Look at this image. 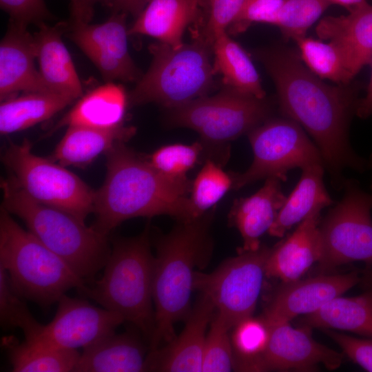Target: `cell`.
Returning <instances> with one entry per match:
<instances>
[{
    "label": "cell",
    "mask_w": 372,
    "mask_h": 372,
    "mask_svg": "<svg viewBox=\"0 0 372 372\" xmlns=\"http://www.w3.org/2000/svg\"><path fill=\"white\" fill-rule=\"evenodd\" d=\"M1 158L10 178L33 199L83 222L94 212L95 191L64 166L33 154L27 138L10 142Z\"/></svg>",
    "instance_id": "9c48e42d"
},
{
    "label": "cell",
    "mask_w": 372,
    "mask_h": 372,
    "mask_svg": "<svg viewBox=\"0 0 372 372\" xmlns=\"http://www.w3.org/2000/svg\"><path fill=\"white\" fill-rule=\"evenodd\" d=\"M73 100L54 92H27L1 101L0 132H20L48 120Z\"/></svg>",
    "instance_id": "f546056e"
},
{
    "label": "cell",
    "mask_w": 372,
    "mask_h": 372,
    "mask_svg": "<svg viewBox=\"0 0 372 372\" xmlns=\"http://www.w3.org/2000/svg\"><path fill=\"white\" fill-rule=\"evenodd\" d=\"M213 209L200 218L178 220L167 234L156 241L153 278L155 327L149 349L171 342L174 326L185 320L196 271L208 265L212 252L209 225Z\"/></svg>",
    "instance_id": "3957f363"
},
{
    "label": "cell",
    "mask_w": 372,
    "mask_h": 372,
    "mask_svg": "<svg viewBox=\"0 0 372 372\" xmlns=\"http://www.w3.org/2000/svg\"><path fill=\"white\" fill-rule=\"evenodd\" d=\"M149 0H112V6L117 12L122 11L137 17Z\"/></svg>",
    "instance_id": "ee69618b"
},
{
    "label": "cell",
    "mask_w": 372,
    "mask_h": 372,
    "mask_svg": "<svg viewBox=\"0 0 372 372\" xmlns=\"http://www.w3.org/2000/svg\"><path fill=\"white\" fill-rule=\"evenodd\" d=\"M231 337L235 365L240 371H261V358L267 348L269 329L261 318L250 316L233 327Z\"/></svg>",
    "instance_id": "d6a6232c"
},
{
    "label": "cell",
    "mask_w": 372,
    "mask_h": 372,
    "mask_svg": "<svg viewBox=\"0 0 372 372\" xmlns=\"http://www.w3.org/2000/svg\"><path fill=\"white\" fill-rule=\"evenodd\" d=\"M321 211H312L288 238L271 249L265 265L266 276L278 278L282 283L293 282L318 262Z\"/></svg>",
    "instance_id": "d6986e66"
},
{
    "label": "cell",
    "mask_w": 372,
    "mask_h": 372,
    "mask_svg": "<svg viewBox=\"0 0 372 372\" xmlns=\"http://www.w3.org/2000/svg\"><path fill=\"white\" fill-rule=\"evenodd\" d=\"M72 21L89 23L95 4L112 6V0H70Z\"/></svg>",
    "instance_id": "7bdbcfd3"
},
{
    "label": "cell",
    "mask_w": 372,
    "mask_h": 372,
    "mask_svg": "<svg viewBox=\"0 0 372 372\" xmlns=\"http://www.w3.org/2000/svg\"><path fill=\"white\" fill-rule=\"evenodd\" d=\"M231 174L226 173L221 165L207 158L192 183L189 194L191 220L201 217L232 188Z\"/></svg>",
    "instance_id": "836d02e7"
},
{
    "label": "cell",
    "mask_w": 372,
    "mask_h": 372,
    "mask_svg": "<svg viewBox=\"0 0 372 372\" xmlns=\"http://www.w3.org/2000/svg\"><path fill=\"white\" fill-rule=\"evenodd\" d=\"M267 325L269 338L261 358V371H309L319 365L334 370L341 365L342 354L316 341L310 327L294 328L289 322Z\"/></svg>",
    "instance_id": "9a60e30c"
},
{
    "label": "cell",
    "mask_w": 372,
    "mask_h": 372,
    "mask_svg": "<svg viewBox=\"0 0 372 372\" xmlns=\"http://www.w3.org/2000/svg\"><path fill=\"white\" fill-rule=\"evenodd\" d=\"M360 281L358 273L351 271L283 283L260 317L267 324L290 322L298 316L316 312Z\"/></svg>",
    "instance_id": "2e32d148"
},
{
    "label": "cell",
    "mask_w": 372,
    "mask_h": 372,
    "mask_svg": "<svg viewBox=\"0 0 372 372\" xmlns=\"http://www.w3.org/2000/svg\"><path fill=\"white\" fill-rule=\"evenodd\" d=\"M1 8L10 17V21L28 26L37 25L52 18L44 0H0Z\"/></svg>",
    "instance_id": "60d3db41"
},
{
    "label": "cell",
    "mask_w": 372,
    "mask_h": 372,
    "mask_svg": "<svg viewBox=\"0 0 372 372\" xmlns=\"http://www.w3.org/2000/svg\"><path fill=\"white\" fill-rule=\"evenodd\" d=\"M331 3L327 0H284L276 25L285 40L306 37L307 30Z\"/></svg>",
    "instance_id": "e575fe53"
},
{
    "label": "cell",
    "mask_w": 372,
    "mask_h": 372,
    "mask_svg": "<svg viewBox=\"0 0 372 372\" xmlns=\"http://www.w3.org/2000/svg\"><path fill=\"white\" fill-rule=\"evenodd\" d=\"M271 249L261 245L255 251H239L210 273L195 272L194 289L211 300L216 313L230 329L252 316Z\"/></svg>",
    "instance_id": "8fae6325"
},
{
    "label": "cell",
    "mask_w": 372,
    "mask_h": 372,
    "mask_svg": "<svg viewBox=\"0 0 372 372\" xmlns=\"http://www.w3.org/2000/svg\"><path fill=\"white\" fill-rule=\"evenodd\" d=\"M70 38L109 81H138L141 77L127 46L126 13L116 12L99 24L72 21Z\"/></svg>",
    "instance_id": "5bb4252c"
},
{
    "label": "cell",
    "mask_w": 372,
    "mask_h": 372,
    "mask_svg": "<svg viewBox=\"0 0 372 372\" xmlns=\"http://www.w3.org/2000/svg\"><path fill=\"white\" fill-rule=\"evenodd\" d=\"M256 56L274 82L282 116L298 123L313 139L333 186L343 187L347 168L362 172L367 163L353 149L349 135L360 85L324 83L285 47L262 49Z\"/></svg>",
    "instance_id": "6da1fadb"
},
{
    "label": "cell",
    "mask_w": 372,
    "mask_h": 372,
    "mask_svg": "<svg viewBox=\"0 0 372 372\" xmlns=\"http://www.w3.org/2000/svg\"><path fill=\"white\" fill-rule=\"evenodd\" d=\"M371 64L372 67V61ZM355 114L362 118L372 116V70L366 95L364 98L359 99Z\"/></svg>",
    "instance_id": "f6af8a7d"
},
{
    "label": "cell",
    "mask_w": 372,
    "mask_h": 372,
    "mask_svg": "<svg viewBox=\"0 0 372 372\" xmlns=\"http://www.w3.org/2000/svg\"><path fill=\"white\" fill-rule=\"evenodd\" d=\"M3 344L14 372L74 371L80 356L76 349H52L14 337L6 338Z\"/></svg>",
    "instance_id": "4dcf8cb0"
},
{
    "label": "cell",
    "mask_w": 372,
    "mask_h": 372,
    "mask_svg": "<svg viewBox=\"0 0 372 372\" xmlns=\"http://www.w3.org/2000/svg\"><path fill=\"white\" fill-rule=\"evenodd\" d=\"M134 132V128L123 125L113 128L69 126L50 158L64 167H85L118 143H125Z\"/></svg>",
    "instance_id": "d4e9b609"
},
{
    "label": "cell",
    "mask_w": 372,
    "mask_h": 372,
    "mask_svg": "<svg viewBox=\"0 0 372 372\" xmlns=\"http://www.w3.org/2000/svg\"><path fill=\"white\" fill-rule=\"evenodd\" d=\"M112 247L101 278L84 295L121 316L149 344L155 327L153 302L154 255L149 226L138 236L118 238Z\"/></svg>",
    "instance_id": "277c9868"
},
{
    "label": "cell",
    "mask_w": 372,
    "mask_h": 372,
    "mask_svg": "<svg viewBox=\"0 0 372 372\" xmlns=\"http://www.w3.org/2000/svg\"><path fill=\"white\" fill-rule=\"evenodd\" d=\"M271 102L228 88L169 109L174 126L190 128L200 136L203 153L221 165L229 158V143L271 118Z\"/></svg>",
    "instance_id": "ba28073f"
},
{
    "label": "cell",
    "mask_w": 372,
    "mask_h": 372,
    "mask_svg": "<svg viewBox=\"0 0 372 372\" xmlns=\"http://www.w3.org/2000/svg\"><path fill=\"white\" fill-rule=\"evenodd\" d=\"M248 0H209L206 23L196 30L210 44L215 37L227 31Z\"/></svg>",
    "instance_id": "f35d334b"
},
{
    "label": "cell",
    "mask_w": 372,
    "mask_h": 372,
    "mask_svg": "<svg viewBox=\"0 0 372 372\" xmlns=\"http://www.w3.org/2000/svg\"><path fill=\"white\" fill-rule=\"evenodd\" d=\"M0 265L21 297L44 307L57 302L71 289L83 294L87 289L85 280L2 207Z\"/></svg>",
    "instance_id": "8992f818"
},
{
    "label": "cell",
    "mask_w": 372,
    "mask_h": 372,
    "mask_svg": "<svg viewBox=\"0 0 372 372\" xmlns=\"http://www.w3.org/2000/svg\"><path fill=\"white\" fill-rule=\"evenodd\" d=\"M203 154L200 142L192 145L171 144L157 149L149 157L150 165L162 174L174 179L187 178V173Z\"/></svg>",
    "instance_id": "8d00e7d4"
},
{
    "label": "cell",
    "mask_w": 372,
    "mask_h": 372,
    "mask_svg": "<svg viewBox=\"0 0 372 372\" xmlns=\"http://www.w3.org/2000/svg\"><path fill=\"white\" fill-rule=\"evenodd\" d=\"M35 34L39 72L48 89L73 101L81 96L82 85L71 56L61 39L62 29L45 23Z\"/></svg>",
    "instance_id": "cb8c5ba5"
},
{
    "label": "cell",
    "mask_w": 372,
    "mask_h": 372,
    "mask_svg": "<svg viewBox=\"0 0 372 372\" xmlns=\"http://www.w3.org/2000/svg\"><path fill=\"white\" fill-rule=\"evenodd\" d=\"M301 170L298 184L287 197L268 231L271 236L282 237L286 231L301 223L312 211L333 204L324 183V165H311Z\"/></svg>",
    "instance_id": "4316f807"
},
{
    "label": "cell",
    "mask_w": 372,
    "mask_h": 372,
    "mask_svg": "<svg viewBox=\"0 0 372 372\" xmlns=\"http://www.w3.org/2000/svg\"><path fill=\"white\" fill-rule=\"evenodd\" d=\"M83 349L74 372L145 371L147 354L134 332L114 331Z\"/></svg>",
    "instance_id": "603a6c76"
},
{
    "label": "cell",
    "mask_w": 372,
    "mask_h": 372,
    "mask_svg": "<svg viewBox=\"0 0 372 372\" xmlns=\"http://www.w3.org/2000/svg\"><path fill=\"white\" fill-rule=\"evenodd\" d=\"M229 330L215 311L206 336L202 372H228L234 369L235 358Z\"/></svg>",
    "instance_id": "d590c367"
},
{
    "label": "cell",
    "mask_w": 372,
    "mask_h": 372,
    "mask_svg": "<svg viewBox=\"0 0 372 372\" xmlns=\"http://www.w3.org/2000/svg\"><path fill=\"white\" fill-rule=\"evenodd\" d=\"M307 327L351 331L372 338V287L355 297L338 296L303 318Z\"/></svg>",
    "instance_id": "f1b7e54d"
},
{
    "label": "cell",
    "mask_w": 372,
    "mask_h": 372,
    "mask_svg": "<svg viewBox=\"0 0 372 372\" xmlns=\"http://www.w3.org/2000/svg\"><path fill=\"white\" fill-rule=\"evenodd\" d=\"M331 4H338L343 6L348 12L366 4L368 1L366 0H327Z\"/></svg>",
    "instance_id": "bcb514c9"
},
{
    "label": "cell",
    "mask_w": 372,
    "mask_h": 372,
    "mask_svg": "<svg viewBox=\"0 0 372 372\" xmlns=\"http://www.w3.org/2000/svg\"><path fill=\"white\" fill-rule=\"evenodd\" d=\"M12 288L5 269L0 265V321L3 328H20L23 335L39 323Z\"/></svg>",
    "instance_id": "74e56055"
},
{
    "label": "cell",
    "mask_w": 372,
    "mask_h": 372,
    "mask_svg": "<svg viewBox=\"0 0 372 372\" xmlns=\"http://www.w3.org/2000/svg\"><path fill=\"white\" fill-rule=\"evenodd\" d=\"M327 333L351 360L372 372V339L357 338L330 329Z\"/></svg>",
    "instance_id": "b9f144b4"
},
{
    "label": "cell",
    "mask_w": 372,
    "mask_h": 372,
    "mask_svg": "<svg viewBox=\"0 0 372 372\" xmlns=\"http://www.w3.org/2000/svg\"><path fill=\"white\" fill-rule=\"evenodd\" d=\"M281 182L277 177H269L255 194L234 200L229 220L242 238L239 251H255L261 246V236L268 232L287 198Z\"/></svg>",
    "instance_id": "44dd1931"
},
{
    "label": "cell",
    "mask_w": 372,
    "mask_h": 372,
    "mask_svg": "<svg viewBox=\"0 0 372 372\" xmlns=\"http://www.w3.org/2000/svg\"><path fill=\"white\" fill-rule=\"evenodd\" d=\"M127 97L121 85L107 83L82 96L50 131L65 126L80 125L113 128L123 125Z\"/></svg>",
    "instance_id": "484cf974"
},
{
    "label": "cell",
    "mask_w": 372,
    "mask_h": 372,
    "mask_svg": "<svg viewBox=\"0 0 372 372\" xmlns=\"http://www.w3.org/2000/svg\"><path fill=\"white\" fill-rule=\"evenodd\" d=\"M212 52L214 72L221 76L225 88L258 99L266 97L250 57L227 31L215 37Z\"/></svg>",
    "instance_id": "83f0119b"
},
{
    "label": "cell",
    "mask_w": 372,
    "mask_h": 372,
    "mask_svg": "<svg viewBox=\"0 0 372 372\" xmlns=\"http://www.w3.org/2000/svg\"><path fill=\"white\" fill-rule=\"evenodd\" d=\"M344 196L319 226L322 271L362 261L372 265V194L345 180Z\"/></svg>",
    "instance_id": "7c38bea8"
},
{
    "label": "cell",
    "mask_w": 372,
    "mask_h": 372,
    "mask_svg": "<svg viewBox=\"0 0 372 372\" xmlns=\"http://www.w3.org/2000/svg\"><path fill=\"white\" fill-rule=\"evenodd\" d=\"M106 154V176L95 191L92 225L102 234L128 219L168 215L189 220L192 183L174 179L155 169L146 159L127 147L116 145Z\"/></svg>",
    "instance_id": "7a4b0ae2"
},
{
    "label": "cell",
    "mask_w": 372,
    "mask_h": 372,
    "mask_svg": "<svg viewBox=\"0 0 372 372\" xmlns=\"http://www.w3.org/2000/svg\"><path fill=\"white\" fill-rule=\"evenodd\" d=\"M284 0H248L242 10L229 25V34L246 31L254 23L260 22L276 25L278 17Z\"/></svg>",
    "instance_id": "ab89813d"
},
{
    "label": "cell",
    "mask_w": 372,
    "mask_h": 372,
    "mask_svg": "<svg viewBox=\"0 0 372 372\" xmlns=\"http://www.w3.org/2000/svg\"><path fill=\"white\" fill-rule=\"evenodd\" d=\"M178 48L158 41L149 47L152 61L130 96L133 105L156 103L169 109L208 95L214 86L212 45L197 31Z\"/></svg>",
    "instance_id": "52a82bcc"
},
{
    "label": "cell",
    "mask_w": 372,
    "mask_h": 372,
    "mask_svg": "<svg viewBox=\"0 0 372 372\" xmlns=\"http://www.w3.org/2000/svg\"><path fill=\"white\" fill-rule=\"evenodd\" d=\"M300 58L305 65L320 79H327L338 85H348L353 77L349 73L344 57L333 43H324L309 37L296 41Z\"/></svg>",
    "instance_id": "1f68e13d"
},
{
    "label": "cell",
    "mask_w": 372,
    "mask_h": 372,
    "mask_svg": "<svg viewBox=\"0 0 372 372\" xmlns=\"http://www.w3.org/2000/svg\"><path fill=\"white\" fill-rule=\"evenodd\" d=\"M367 164H368L369 167L372 169V154H371V156L370 157V159H369ZM371 189H372V182H371Z\"/></svg>",
    "instance_id": "681fc988"
},
{
    "label": "cell",
    "mask_w": 372,
    "mask_h": 372,
    "mask_svg": "<svg viewBox=\"0 0 372 372\" xmlns=\"http://www.w3.org/2000/svg\"><path fill=\"white\" fill-rule=\"evenodd\" d=\"M56 312L46 324L39 322L24 335L25 340L52 349L85 348L115 331L123 318L89 302L63 295Z\"/></svg>",
    "instance_id": "4fadbf2b"
},
{
    "label": "cell",
    "mask_w": 372,
    "mask_h": 372,
    "mask_svg": "<svg viewBox=\"0 0 372 372\" xmlns=\"http://www.w3.org/2000/svg\"><path fill=\"white\" fill-rule=\"evenodd\" d=\"M202 8H207L209 6V0H196Z\"/></svg>",
    "instance_id": "c3c4849f"
},
{
    "label": "cell",
    "mask_w": 372,
    "mask_h": 372,
    "mask_svg": "<svg viewBox=\"0 0 372 372\" xmlns=\"http://www.w3.org/2000/svg\"><path fill=\"white\" fill-rule=\"evenodd\" d=\"M215 311L211 300L200 293L180 335L147 353L145 371L202 372L208 327Z\"/></svg>",
    "instance_id": "e0dca14e"
},
{
    "label": "cell",
    "mask_w": 372,
    "mask_h": 372,
    "mask_svg": "<svg viewBox=\"0 0 372 372\" xmlns=\"http://www.w3.org/2000/svg\"><path fill=\"white\" fill-rule=\"evenodd\" d=\"M200 8L196 0H149L128 34L149 36L178 48L184 43L185 29L198 24Z\"/></svg>",
    "instance_id": "7402d4cb"
},
{
    "label": "cell",
    "mask_w": 372,
    "mask_h": 372,
    "mask_svg": "<svg viewBox=\"0 0 372 372\" xmlns=\"http://www.w3.org/2000/svg\"><path fill=\"white\" fill-rule=\"evenodd\" d=\"M3 207L19 217L49 249L81 278L90 280L103 269L110 249L107 236L61 209L31 198L10 177L1 180Z\"/></svg>",
    "instance_id": "5b68a950"
},
{
    "label": "cell",
    "mask_w": 372,
    "mask_h": 372,
    "mask_svg": "<svg viewBox=\"0 0 372 372\" xmlns=\"http://www.w3.org/2000/svg\"><path fill=\"white\" fill-rule=\"evenodd\" d=\"M35 58L34 37L30 35L26 25L10 21L0 45L1 101L20 92H52L36 70Z\"/></svg>",
    "instance_id": "ac0fdd59"
},
{
    "label": "cell",
    "mask_w": 372,
    "mask_h": 372,
    "mask_svg": "<svg viewBox=\"0 0 372 372\" xmlns=\"http://www.w3.org/2000/svg\"><path fill=\"white\" fill-rule=\"evenodd\" d=\"M248 138L253 161L244 172L231 174L234 189L273 176L285 182L291 169L324 165L315 143L298 123L286 116L269 118L251 130Z\"/></svg>",
    "instance_id": "30bf717a"
},
{
    "label": "cell",
    "mask_w": 372,
    "mask_h": 372,
    "mask_svg": "<svg viewBox=\"0 0 372 372\" xmlns=\"http://www.w3.org/2000/svg\"><path fill=\"white\" fill-rule=\"evenodd\" d=\"M362 282L364 283L365 286L367 287V288H371L372 287V270L369 271L364 274L363 278H361Z\"/></svg>",
    "instance_id": "7dc6e473"
},
{
    "label": "cell",
    "mask_w": 372,
    "mask_h": 372,
    "mask_svg": "<svg viewBox=\"0 0 372 372\" xmlns=\"http://www.w3.org/2000/svg\"><path fill=\"white\" fill-rule=\"evenodd\" d=\"M348 12L347 15L323 18L316 32L319 38L340 48L354 78L372 61V6L367 3Z\"/></svg>",
    "instance_id": "ffe728a7"
}]
</instances>
